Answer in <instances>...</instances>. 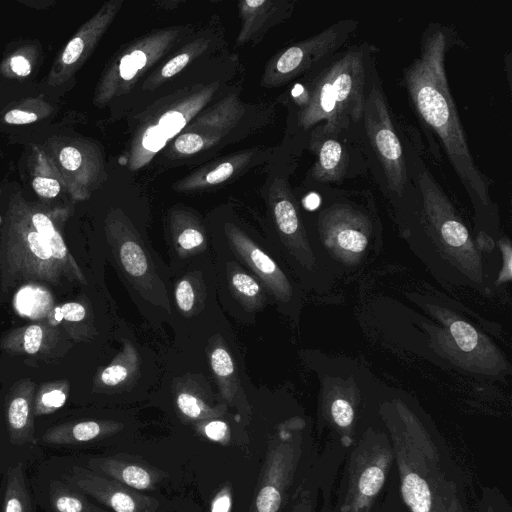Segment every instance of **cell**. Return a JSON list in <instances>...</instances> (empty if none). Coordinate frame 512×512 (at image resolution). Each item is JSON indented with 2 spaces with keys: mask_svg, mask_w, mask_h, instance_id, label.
Listing matches in <instances>:
<instances>
[{
  "mask_svg": "<svg viewBox=\"0 0 512 512\" xmlns=\"http://www.w3.org/2000/svg\"><path fill=\"white\" fill-rule=\"evenodd\" d=\"M439 23L422 32L418 56L403 69V84L422 122L439 138L466 192L481 205L490 202L491 181L475 164L453 100L446 56L456 38Z\"/></svg>",
  "mask_w": 512,
  "mask_h": 512,
  "instance_id": "6da1fadb",
  "label": "cell"
},
{
  "mask_svg": "<svg viewBox=\"0 0 512 512\" xmlns=\"http://www.w3.org/2000/svg\"><path fill=\"white\" fill-rule=\"evenodd\" d=\"M375 69L376 47L370 43L338 52L310 74L297 111L298 127L339 136L361 122Z\"/></svg>",
  "mask_w": 512,
  "mask_h": 512,
  "instance_id": "7a4b0ae2",
  "label": "cell"
},
{
  "mask_svg": "<svg viewBox=\"0 0 512 512\" xmlns=\"http://www.w3.org/2000/svg\"><path fill=\"white\" fill-rule=\"evenodd\" d=\"M387 427L407 512H466L459 488L424 426L397 409L387 419Z\"/></svg>",
  "mask_w": 512,
  "mask_h": 512,
  "instance_id": "3957f363",
  "label": "cell"
},
{
  "mask_svg": "<svg viewBox=\"0 0 512 512\" xmlns=\"http://www.w3.org/2000/svg\"><path fill=\"white\" fill-rule=\"evenodd\" d=\"M111 263L141 313L154 325L170 323V268L123 214L105 224Z\"/></svg>",
  "mask_w": 512,
  "mask_h": 512,
  "instance_id": "277c9868",
  "label": "cell"
},
{
  "mask_svg": "<svg viewBox=\"0 0 512 512\" xmlns=\"http://www.w3.org/2000/svg\"><path fill=\"white\" fill-rule=\"evenodd\" d=\"M170 325L180 348H203L213 335L229 327L217 293L212 253L170 269Z\"/></svg>",
  "mask_w": 512,
  "mask_h": 512,
  "instance_id": "5b68a950",
  "label": "cell"
},
{
  "mask_svg": "<svg viewBox=\"0 0 512 512\" xmlns=\"http://www.w3.org/2000/svg\"><path fill=\"white\" fill-rule=\"evenodd\" d=\"M67 276L25 208L9 213L0 235V284L4 291L28 283L59 285ZM68 281V280H67Z\"/></svg>",
  "mask_w": 512,
  "mask_h": 512,
  "instance_id": "8992f818",
  "label": "cell"
},
{
  "mask_svg": "<svg viewBox=\"0 0 512 512\" xmlns=\"http://www.w3.org/2000/svg\"><path fill=\"white\" fill-rule=\"evenodd\" d=\"M209 238L211 243L228 251L257 278L280 308L285 310L292 302V284L274 249L263 238L232 220L223 221Z\"/></svg>",
  "mask_w": 512,
  "mask_h": 512,
  "instance_id": "52a82bcc",
  "label": "cell"
},
{
  "mask_svg": "<svg viewBox=\"0 0 512 512\" xmlns=\"http://www.w3.org/2000/svg\"><path fill=\"white\" fill-rule=\"evenodd\" d=\"M358 25L355 19H342L283 49L267 63L263 85L278 87L315 72L342 50Z\"/></svg>",
  "mask_w": 512,
  "mask_h": 512,
  "instance_id": "ba28073f",
  "label": "cell"
},
{
  "mask_svg": "<svg viewBox=\"0 0 512 512\" xmlns=\"http://www.w3.org/2000/svg\"><path fill=\"white\" fill-rule=\"evenodd\" d=\"M299 420L280 424L270 438L250 512H279L302 453Z\"/></svg>",
  "mask_w": 512,
  "mask_h": 512,
  "instance_id": "9c48e42d",
  "label": "cell"
},
{
  "mask_svg": "<svg viewBox=\"0 0 512 512\" xmlns=\"http://www.w3.org/2000/svg\"><path fill=\"white\" fill-rule=\"evenodd\" d=\"M393 461L388 438L367 431L349 456L347 491L340 512H371Z\"/></svg>",
  "mask_w": 512,
  "mask_h": 512,
  "instance_id": "30bf717a",
  "label": "cell"
},
{
  "mask_svg": "<svg viewBox=\"0 0 512 512\" xmlns=\"http://www.w3.org/2000/svg\"><path fill=\"white\" fill-rule=\"evenodd\" d=\"M362 122L388 188L401 195L408 183L407 166L377 69L366 95Z\"/></svg>",
  "mask_w": 512,
  "mask_h": 512,
  "instance_id": "8fae6325",
  "label": "cell"
},
{
  "mask_svg": "<svg viewBox=\"0 0 512 512\" xmlns=\"http://www.w3.org/2000/svg\"><path fill=\"white\" fill-rule=\"evenodd\" d=\"M210 246L222 310L241 324H253L271 299L268 292L228 251L211 242Z\"/></svg>",
  "mask_w": 512,
  "mask_h": 512,
  "instance_id": "7c38bea8",
  "label": "cell"
},
{
  "mask_svg": "<svg viewBox=\"0 0 512 512\" xmlns=\"http://www.w3.org/2000/svg\"><path fill=\"white\" fill-rule=\"evenodd\" d=\"M215 90L214 85L204 87L157 114V120H148L140 128L133 142L129 167L136 170L146 165L170 139L179 135L186 128L188 123L213 97Z\"/></svg>",
  "mask_w": 512,
  "mask_h": 512,
  "instance_id": "4fadbf2b",
  "label": "cell"
},
{
  "mask_svg": "<svg viewBox=\"0 0 512 512\" xmlns=\"http://www.w3.org/2000/svg\"><path fill=\"white\" fill-rule=\"evenodd\" d=\"M180 32L168 28L133 42L119 56L107 77V98L129 90L137 79L175 44Z\"/></svg>",
  "mask_w": 512,
  "mask_h": 512,
  "instance_id": "5bb4252c",
  "label": "cell"
},
{
  "mask_svg": "<svg viewBox=\"0 0 512 512\" xmlns=\"http://www.w3.org/2000/svg\"><path fill=\"white\" fill-rule=\"evenodd\" d=\"M64 482L88 495L113 512H156L159 502L86 466L72 465L63 475Z\"/></svg>",
  "mask_w": 512,
  "mask_h": 512,
  "instance_id": "9a60e30c",
  "label": "cell"
},
{
  "mask_svg": "<svg viewBox=\"0 0 512 512\" xmlns=\"http://www.w3.org/2000/svg\"><path fill=\"white\" fill-rule=\"evenodd\" d=\"M230 328L227 327L208 339L203 347L207 355L212 376L225 404L244 410L247 402L244 395L243 376L237 347Z\"/></svg>",
  "mask_w": 512,
  "mask_h": 512,
  "instance_id": "2e32d148",
  "label": "cell"
},
{
  "mask_svg": "<svg viewBox=\"0 0 512 512\" xmlns=\"http://www.w3.org/2000/svg\"><path fill=\"white\" fill-rule=\"evenodd\" d=\"M68 340L60 326L40 321L7 331L0 339V350L10 356L48 359L65 354Z\"/></svg>",
  "mask_w": 512,
  "mask_h": 512,
  "instance_id": "e0dca14e",
  "label": "cell"
},
{
  "mask_svg": "<svg viewBox=\"0 0 512 512\" xmlns=\"http://www.w3.org/2000/svg\"><path fill=\"white\" fill-rule=\"evenodd\" d=\"M235 97L227 98L201 115L177 136L174 149L180 155H192L211 146L231 128L240 117Z\"/></svg>",
  "mask_w": 512,
  "mask_h": 512,
  "instance_id": "ac0fdd59",
  "label": "cell"
},
{
  "mask_svg": "<svg viewBox=\"0 0 512 512\" xmlns=\"http://www.w3.org/2000/svg\"><path fill=\"white\" fill-rule=\"evenodd\" d=\"M166 240L169 246L170 269L180 268L211 252L207 228L195 214L187 210L172 211Z\"/></svg>",
  "mask_w": 512,
  "mask_h": 512,
  "instance_id": "d6986e66",
  "label": "cell"
},
{
  "mask_svg": "<svg viewBox=\"0 0 512 512\" xmlns=\"http://www.w3.org/2000/svg\"><path fill=\"white\" fill-rule=\"evenodd\" d=\"M268 203L276 235L284 249L294 253L295 248H302L304 236L298 209L284 179H274L268 191Z\"/></svg>",
  "mask_w": 512,
  "mask_h": 512,
  "instance_id": "ffe728a7",
  "label": "cell"
},
{
  "mask_svg": "<svg viewBox=\"0 0 512 512\" xmlns=\"http://www.w3.org/2000/svg\"><path fill=\"white\" fill-rule=\"evenodd\" d=\"M36 384L29 378L20 379L11 386L5 397V418L11 443H35L34 396Z\"/></svg>",
  "mask_w": 512,
  "mask_h": 512,
  "instance_id": "44dd1931",
  "label": "cell"
},
{
  "mask_svg": "<svg viewBox=\"0 0 512 512\" xmlns=\"http://www.w3.org/2000/svg\"><path fill=\"white\" fill-rule=\"evenodd\" d=\"M86 467L135 490H152L164 477L163 471L124 456L92 457Z\"/></svg>",
  "mask_w": 512,
  "mask_h": 512,
  "instance_id": "7402d4cb",
  "label": "cell"
},
{
  "mask_svg": "<svg viewBox=\"0 0 512 512\" xmlns=\"http://www.w3.org/2000/svg\"><path fill=\"white\" fill-rule=\"evenodd\" d=\"M337 137L312 130L310 146L316 155V161L312 166L311 176L317 182L336 183L347 174L349 155Z\"/></svg>",
  "mask_w": 512,
  "mask_h": 512,
  "instance_id": "603a6c76",
  "label": "cell"
},
{
  "mask_svg": "<svg viewBox=\"0 0 512 512\" xmlns=\"http://www.w3.org/2000/svg\"><path fill=\"white\" fill-rule=\"evenodd\" d=\"M294 9L293 2L270 0H245L239 2L241 30L238 44H244L260 34L263 29L289 17Z\"/></svg>",
  "mask_w": 512,
  "mask_h": 512,
  "instance_id": "cb8c5ba5",
  "label": "cell"
},
{
  "mask_svg": "<svg viewBox=\"0 0 512 512\" xmlns=\"http://www.w3.org/2000/svg\"><path fill=\"white\" fill-rule=\"evenodd\" d=\"M122 429V423L112 420L73 421L49 428L41 440L51 445H76L105 438Z\"/></svg>",
  "mask_w": 512,
  "mask_h": 512,
  "instance_id": "d4e9b609",
  "label": "cell"
},
{
  "mask_svg": "<svg viewBox=\"0 0 512 512\" xmlns=\"http://www.w3.org/2000/svg\"><path fill=\"white\" fill-rule=\"evenodd\" d=\"M173 401L180 414L192 421L205 422L212 419H220L225 414L226 405L224 403L211 404L205 398L204 391L196 388V380L172 381Z\"/></svg>",
  "mask_w": 512,
  "mask_h": 512,
  "instance_id": "484cf974",
  "label": "cell"
},
{
  "mask_svg": "<svg viewBox=\"0 0 512 512\" xmlns=\"http://www.w3.org/2000/svg\"><path fill=\"white\" fill-rule=\"evenodd\" d=\"M140 358L135 348L126 343L114 359L100 371L93 379V391L116 392L132 383L139 374Z\"/></svg>",
  "mask_w": 512,
  "mask_h": 512,
  "instance_id": "4316f807",
  "label": "cell"
},
{
  "mask_svg": "<svg viewBox=\"0 0 512 512\" xmlns=\"http://www.w3.org/2000/svg\"><path fill=\"white\" fill-rule=\"evenodd\" d=\"M55 322L69 340L90 341L96 333L89 301L66 302L55 309Z\"/></svg>",
  "mask_w": 512,
  "mask_h": 512,
  "instance_id": "83f0119b",
  "label": "cell"
},
{
  "mask_svg": "<svg viewBox=\"0 0 512 512\" xmlns=\"http://www.w3.org/2000/svg\"><path fill=\"white\" fill-rule=\"evenodd\" d=\"M14 307L19 315L35 320L55 322V301L42 283H28L19 287L14 296Z\"/></svg>",
  "mask_w": 512,
  "mask_h": 512,
  "instance_id": "f1b7e54d",
  "label": "cell"
},
{
  "mask_svg": "<svg viewBox=\"0 0 512 512\" xmlns=\"http://www.w3.org/2000/svg\"><path fill=\"white\" fill-rule=\"evenodd\" d=\"M1 512H35L22 463L12 466L5 474Z\"/></svg>",
  "mask_w": 512,
  "mask_h": 512,
  "instance_id": "f546056e",
  "label": "cell"
},
{
  "mask_svg": "<svg viewBox=\"0 0 512 512\" xmlns=\"http://www.w3.org/2000/svg\"><path fill=\"white\" fill-rule=\"evenodd\" d=\"M48 501L51 512H110L90 503L63 480H53L48 485Z\"/></svg>",
  "mask_w": 512,
  "mask_h": 512,
  "instance_id": "4dcf8cb0",
  "label": "cell"
},
{
  "mask_svg": "<svg viewBox=\"0 0 512 512\" xmlns=\"http://www.w3.org/2000/svg\"><path fill=\"white\" fill-rule=\"evenodd\" d=\"M250 153H242L236 157L220 162L210 169H203L187 177L179 184L180 190H193L218 185L228 180L249 159Z\"/></svg>",
  "mask_w": 512,
  "mask_h": 512,
  "instance_id": "1f68e13d",
  "label": "cell"
},
{
  "mask_svg": "<svg viewBox=\"0 0 512 512\" xmlns=\"http://www.w3.org/2000/svg\"><path fill=\"white\" fill-rule=\"evenodd\" d=\"M70 383L65 380H54L42 383L34 396V416L52 414L60 409L69 396Z\"/></svg>",
  "mask_w": 512,
  "mask_h": 512,
  "instance_id": "d6a6232c",
  "label": "cell"
},
{
  "mask_svg": "<svg viewBox=\"0 0 512 512\" xmlns=\"http://www.w3.org/2000/svg\"><path fill=\"white\" fill-rule=\"evenodd\" d=\"M208 46L205 39L196 40L187 45L180 53L169 59L158 71L150 76L144 88H154L164 80H167L183 70L189 62L201 54Z\"/></svg>",
  "mask_w": 512,
  "mask_h": 512,
  "instance_id": "836d02e7",
  "label": "cell"
},
{
  "mask_svg": "<svg viewBox=\"0 0 512 512\" xmlns=\"http://www.w3.org/2000/svg\"><path fill=\"white\" fill-rule=\"evenodd\" d=\"M450 332L459 348L463 351H472L478 345L479 336L477 331L464 321L458 320L453 322L450 326Z\"/></svg>",
  "mask_w": 512,
  "mask_h": 512,
  "instance_id": "e575fe53",
  "label": "cell"
},
{
  "mask_svg": "<svg viewBox=\"0 0 512 512\" xmlns=\"http://www.w3.org/2000/svg\"><path fill=\"white\" fill-rule=\"evenodd\" d=\"M203 432L207 438L217 442L227 441L230 435L229 426L220 419L205 421Z\"/></svg>",
  "mask_w": 512,
  "mask_h": 512,
  "instance_id": "d590c367",
  "label": "cell"
},
{
  "mask_svg": "<svg viewBox=\"0 0 512 512\" xmlns=\"http://www.w3.org/2000/svg\"><path fill=\"white\" fill-rule=\"evenodd\" d=\"M32 185L36 193L44 198H54L60 192V184L52 178L36 177Z\"/></svg>",
  "mask_w": 512,
  "mask_h": 512,
  "instance_id": "8d00e7d4",
  "label": "cell"
},
{
  "mask_svg": "<svg viewBox=\"0 0 512 512\" xmlns=\"http://www.w3.org/2000/svg\"><path fill=\"white\" fill-rule=\"evenodd\" d=\"M59 160L64 168L73 171L80 167L82 155L75 147L67 146L61 150Z\"/></svg>",
  "mask_w": 512,
  "mask_h": 512,
  "instance_id": "74e56055",
  "label": "cell"
},
{
  "mask_svg": "<svg viewBox=\"0 0 512 512\" xmlns=\"http://www.w3.org/2000/svg\"><path fill=\"white\" fill-rule=\"evenodd\" d=\"M313 495L308 490H302L297 494L292 506L286 512H313Z\"/></svg>",
  "mask_w": 512,
  "mask_h": 512,
  "instance_id": "f35d334b",
  "label": "cell"
},
{
  "mask_svg": "<svg viewBox=\"0 0 512 512\" xmlns=\"http://www.w3.org/2000/svg\"><path fill=\"white\" fill-rule=\"evenodd\" d=\"M36 120V114L21 110H12L5 115V121L10 124H28Z\"/></svg>",
  "mask_w": 512,
  "mask_h": 512,
  "instance_id": "ab89813d",
  "label": "cell"
},
{
  "mask_svg": "<svg viewBox=\"0 0 512 512\" xmlns=\"http://www.w3.org/2000/svg\"><path fill=\"white\" fill-rule=\"evenodd\" d=\"M10 66L12 70L20 76H26L31 71L29 61L21 55L13 56L10 60Z\"/></svg>",
  "mask_w": 512,
  "mask_h": 512,
  "instance_id": "60d3db41",
  "label": "cell"
},
{
  "mask_svg": "<svg viewBox=\"0 0 512 512\" xmlns=\"http://www.w3.org/2000/svg\"><path fill=\"white\" fill-rule=\"evenodd\" d=\"M230 509V495L227 489L223 490L215 498L212 504V512H229Z\"/></svg>",
  "mask_w": 512,
  "mask_h": 512,
  "instance_id": "b9f144b4",
  "label": "cell"
},
{
  "mask_svg": "<svg viewBox=\"0 0 512 512\" xmlns=\"http://www.w3.org/2000/svg\"><path fill=\"white\" fill-rule=\"evenodd\" d=\"M484 512H496V511L494 510V508L492 506L488 505Z\"/></svg>",
  "mask_w": 512,
  "mask_h": 512,
  "instance_id": "7bdbcfd3",
  "label": "cell"
}]
</instances>
